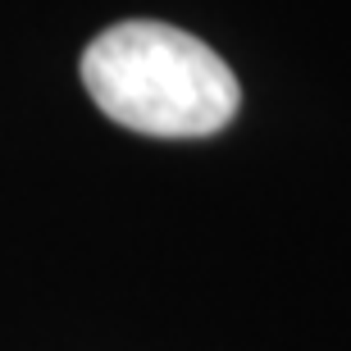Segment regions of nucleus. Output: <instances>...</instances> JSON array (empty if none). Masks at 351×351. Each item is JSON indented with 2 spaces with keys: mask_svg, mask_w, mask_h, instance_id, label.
<instances>
[{
  "mask_svg": "<svg viewBox=\"0 0 351 351\" xmlns=\"http://www.w3.org/2000/svg\"><path fill=\"white\" fill-rule=\"evenodd\" d=\"M82 87L101 114L142 137H210L242 105L233 69L201 37L156 19L105 27L82 51Z\"/></svg>",
  "mask_w": 351,
  "mask_h": 351,
  "instance_id": "f257e3e1",
  "label": "nucleus"
}]
</instances>
